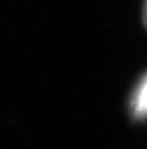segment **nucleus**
I'll use <instances>...</instances> for the list:
<instances>
[{
	"instance_id": "nucleus-1",
	"label": "nucleus",
	"mask_w": 147,
	"mask_h": 149,
	"mask_svg": "<svg viewBox=\"0 0 147 149\" xmlns=\"http://www.w3.org/2000/svg\"><path fill=\"white\" fill-rule=\"evenodd\" d=\"M131 111L136 117H147V74L137 84L131 96Z\"/></svg>"
},
{
	"instance_id": "nucleus-2",
	"label": "nucleus",
	"mask_w": 147,
	"mask_h": 149,
	"mask_svg": "<svg viewBox=\"0 0 147 149\" xmlns=\"http://www.w3.org/2000/svg\"><path fill=\"white\" fill-rule=\"evenodd\" d=\"M143 22L147 28V0H144V4H143Z\"/></svg>"
}]
</instances>
